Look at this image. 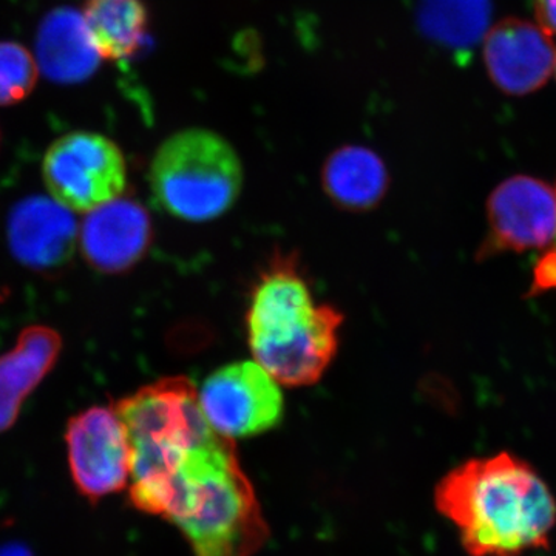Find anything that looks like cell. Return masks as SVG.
<instances>
[{"label":"cell","mask_w":556,"mask_h":556,"mask_svg":"<svg viewBox=\"0 0 556 556\" xmlns=\"http://www.w3.org/2000/svg\"><path fill=\"white\" fill-rule=\"evenodd\" d=\"M434 506L459 532L468 556H525L551 546L556 497L532 464L514 453L473 457L434 489Z\"/></svg>","instance_id":"cell-1"},{"label":"cell","mask_w":556,"mask_h":556,"mask_svg":"<svg viewBox=\"0 0 556 556\" xmlns=\"http://www.w3.org/2000/svg\"><path fill=\"white\" fill-rule=\"evenodd\" d=\"M148 510L177 526L195 556H251L268 538L236 447L215 431L189 450Z\"/></svg>","instance_id":"cell-2"},{"label":"cell","mask_w":556,"mask_h":556,"mask_svg":"<svg viewBox=\"0 0 556 556\" xmlns=\"http://www.w3.org/2000/svg\"><path fill=\"white\" fill-rule=\"evenodd\" d=\"M130 447V503L149 504L193 445L212 433L186 378L159 380L115 405Z\"/></svg>","instance_id":"cell-3"},{"label":"cell","mask_w":556,"mask_h":556,"mask_svg":"<svg viewBox=\"0 0 556 556\" xmlns=\"http://www.w3.org/2000/svg\"><path fill=\"white\" fill-rule=\"evenodd\" d=\"M149 179L153 199L172 217L207 223L225 215L239 200L243 164L222 135L188 129L160 146Z\"/></svg>","instance_id":"cell-4"},{"label":"cell","mask_w":556,"mask_h":556,"mask_svg":"<svg viewBox=\"0 0 556 556\" xmlns=\"http://www.w3.org/2000/svg\"><path fill=\"white\" fill-rule=\"evenodd\" d=\"M197 401L207 426L229 441L274 430L285 415L280 386L255 361L212 372L197 390Z\"/></svg>","instance_id":"cell-5"},{"label":"cell","mask_w":556,"mask_h":556,"mask_svg":"<svg viewBox=\"0 0 556 556\" xmlns=\"http://www.w3.org/2000/svg\"><path fill=\"white\" fill-rule=\"evenodd\" d=\"M43 179L51 197L65 207L90 212L124 192L126 160L109 138L75 131L51 144L43 159Z\"/></svg>","instance_id":"cell-6"},{"label":"cell","mask_w":556,"mask_h":556,"mask_svg":"<svg viewBox=\"0 0 556 556\" xmlns=\"http://www.w3.org/2000/svg\"><path fill=\"white\" fill-rule=\"evenodd\" d=\"M556 237V189L517 175L501 182L486 201V236L479 258L508 252L546 251Z\"/></svg>","instance_id":"cell-7"},{"label":"cell","mask_w":556,"mask_h":556,"mask_svg":"<svg viewBox=\"0 0 556 556\" xmlns=\"http://www.w3.org/2000/svg\"><path fill=\"white\" fill-rule=\"evenodd\" d=\"M70 473L84 497L98 503L126 489L130 481V447L115 408L79 413L65 431Z\"/></svg>","instance_id":"cell-8"},{"label":"cell","mask_w":556,"mask_h":556,"mask_svg":"<svg viewBox=\"0 0 556 556\" xmlns=\"http://www.w3.org/2000/svg\"><path fill=\"white\" fill-rule=\"evenodd\" d=\"M484 64L497 89L526 97L546 86L555 70L556 50L540 25L507 17L490 27L484 38Z\"/></svg>","instance_id":"cell-9"},{"label":"cell","mask_w":556,"mask_h":556,"mask_svg":"<svg viewBox=\"0 0 556 556\" xmlns=\"http://www.w3.org/2000/svg\"><path fill=\"white\" fill-rule=\"evenodd\" d=\"M72 208L51 197H30L10 212L7 239L13 257L27 268L53 270L68 262L78 241Z\"/></svg>","instance_id":"cell-10"},{"label":"cell","mask_w":556,"mask_h":556,"mask_svg":"<svg viewBox=\"0 0 556 556\" xmlns=\"http://www.w3.org/2000/svg\"><path fill=\"white\" fill-rule=\"evenodd\" d=\"M150 237L148 211L123 197L91 208L79 228L84 257L94 269L109 274L123 273L139 262Z\"/></svg>","instance_id":"cell-11"},{"label":"cell","mask_w":556,"mask_h":556,"mask_svg":"<svg viewBox=\"0 0 556 556\" xmlns=\"http://www.w3.org/2000/svg\"><path fill=\"white\" fill-rule=\"evenodd\" d=\"M342 321L338 309L321 305L316 320L294 338L249 345L252 357L280 387L314 386L334 361Z\"/></svg>","instance_id":"cell-12"},{"label":"cell","mask_w":556,"mask_h":556,"mask_svg":"<svg viewBox=\"0 0 556 556\" xmlns=\"http://www.w3.org/2000/svg\"><path fill=\"white\" fill-rule=\"evenodd\" d=\"M318 306L305 278L287 262L260 278L248 309V340H278L298 334L316 317Z\"/></svg>","instance_id":"cell-13"},{"label":"cell","mask_w":556,"mask_h":556,"mask_svg":"<svg viewBox=\"0 0 556 556\" xmlns=\"http://www.w3.org/2000/svg\"><path fill=\"white\" fill-rule=\"evenodd\" d=\"M61 346L56 331L31 327L22 332L13 350L0 357V433L16 422L25 397L49 375Z\"/></svg>","instance_id":"cell-14"},{"label":"cell","mask_w":556,"mask_h":556,"mask_svg":"<svg viewBox=\"0 0 556 556\" xmlns=\"http://www.w3.org/2000/svg\"><path fill=\"white\" fill-rule=\"evenodd\" d=\"M321 185L339 207L371 211L387 193L388 170L378 153L362 146H346L329 155L321 170Z\"/></svg>","instance_id":"cell-15"},{"label":"cell","mask_w":556,"mask_h":556,"mask_svg":"<svg viewBox=\"0 0 556 556\" xmlns=\"http://www.w3.org/2000/svg\"><path fill=\"white\" fill-rule=\"evenodd\" d=\"M83 22L101 58L129 60L144 42L148 9L142 0H87Z\"/></svg>","instance_id":"cell-16"},{"label":"cell","mask_w":556,"mask_h":556,"mask_svg":"<svg viewBox=\"0 0 556 556\" xmlns=\"http://www.w3.org/2000/svg\"><path fill=\"white\" fill-rule=\"evenodd\" d=\"M416 16L426 38L445 50L468 51L490 30L493 3L492 0H419Z\"/></svg>","instance_id":"cell-17"},{"label":"cell","mask_w":556,"mask_h":556,"mask_svg":"<svg viewBox=\"0 0 556 556\" xmlns=\"http://www.w3.org/2000/svg\"><path fill=\"white\" fill-rule=\"evenodd\" d=\"M38 80V65L30 51L16 42H0V105L21 102Z\"/></svg>","instance_id":"cell-18"},{"label":"cell","mask_w":556,"mask_h":556,"mask_svg":"<svg viewBox=\"0 0 556 556\" xmlns=\"http://www.w3.org/2000/svg\"><path fill=\"white\" fill-rule=\"evenodd\" d=\"M533 287L536 292L556 288V237L554 247L546 249L543 257L538 262Z\"/></svg>","instance_id":"cell-19"},{"label":"cell","mask_w":556,"mask_h":556,"mask_svg":"<svg viewBox=\"0 0 556 556\" xmlns=\"http://www.w3.org/2000/svg\"><path fill=\"white\" fill-rule=\"evenodd\" d=\"M535 13L540 27L556 36V0H535Z\"/></svg>","instance_id":"cell-20"},{"label":"cell","mask_w":556,"mask_h":556,"mask_svg":"<svg viewBox=\"0 0 556 556\" xmlns=\"http://www.w3.org/2000/svg\"><path fill=\"white\" fill-rule=\"evenodd\" d=\"M0 556H33L30 548L20 543H10L0 546Z\"/></svg>","instance_id":"cell-21"},{"label":"cell","mask_w":556,"mask_h":556,"mask_svg":"<svg viewBox=\"0 0 556 556\" xmlns=\"http://www.w3.org/2000/svg\"><path fill=\"white\" fill-rule=\"evenodd\" d=\"M555 73H556V58H555Z\"/></svg>","instance_id":"cell-22"}]
</instances>
